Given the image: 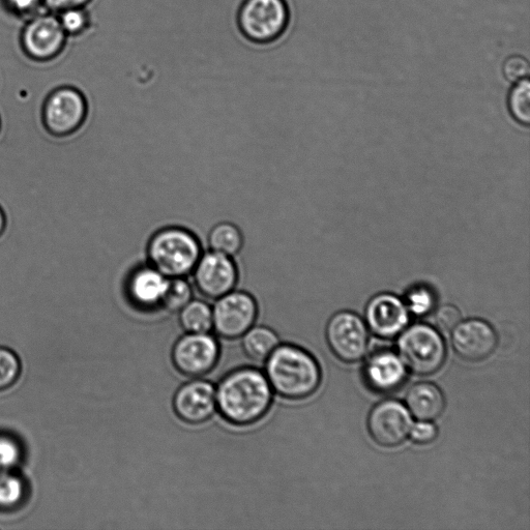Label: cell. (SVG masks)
I'll return each instance as SVG.
<instances>
[{"mask_svg": "<svg viewBox=\"0 0 530 530\" xmlns=\"http://www.w3.org/2000/svg\"><path fill=\"white\" fill-rule=\"evenodd\" d=\"M274 392L265 374L253 367L233 370L216 388L217 411L234 426H250L268 414Z\"/></svg>", "mask_w": 530, "mask_h": 530, "instance_id": "cell-1", "label": "cell"}, {"mask_svg": "<svg viewBox=\"0 0 530 530\" xmlns=\"http://www.w3.org/2000/svg\"><path fill=\"white\" fill-rule=\"evenodd\" d=\"M264 364V374L273 392L284 399H306L320 386L321 370L317 361L299 346L279 344Z\"/></svg>", "mask_w": 530, "mask_h": 530, "instance_id": "cell-2", "label": "cell"}, {"mask_svg": "<svg viewBox=\"0 0 530 530\" xmlns=\"http://www.w3.org/2000/svg\"><path fill=\"white\" fill-rule=\"evenodd\" d=\"M202 253L197 235L182 226L157 230L146 246L147 262L169 279L192 275Z\"/></svg>", "mask_w": 530, "mask_h": 530, "instance_id": "cell-3", "label": "cell"}, {"mask_svg": "<svg viewBox=\"0 0 530 530\" xmlns=\"http://www.w3.org/2000/svg\"><path fill=\"white\" fill-rule=\"evenodd\" d=\"M88 100L78 85L72 82L56 84L46 95L42 106V121L47 131L58 137L76 132L85 122Z\"/></svg>", "mask_w": 530, "mask_h": 530, "instance_id": "cell-4", "label": "cell"}, {"mask_svg": "<svg viewBox=\"0 0 530 530\" xmlns=\"http://www.w3.org/2000/svg\"><path fill=\"white\" fill-rule=\"evenodd\" d=\"M237 20L241 34L248 41L267 45L287 31L290 10L286 0H244Z\"/></svg>", "mask_w": 530, "mask_h": 530, "instance_id": "cell-5", "label": "cell"}, {"mask_svg": "<svg viewBox=\"0 0 530 530\" xmlns=\"http://www.w3.org/2000/svg\"><path fill=\"white\" fill-rule=\"evenodd\" d=\"M22 23L19 46L29 61L52 63L66 51L70 39L56 14L43 11Z\"/></svg>", "mask_w": 530, "mask_h": 530, "instance_id": "cell-6", "label": "cell"}, {"mask_svg": "<svg viewBox=\"0 0 530 530\" xmlns=\"http://www.w3.org/2000/svg\"><path fill=\"white\" fill-rule=\"evenodd\" d=\"M398 352L406 368L421 376L436 373L447 358L444 338L436 329L427 325L405 329L399 335Z\"/></svg>", "mask_w": 530, "mask_h": 530, "instance_id": "cell-7", "label": "cell"}, {"mask_svg": "<svg viewBox=\"0 0 530 530\" xmlns=\"http://www.w3.org/2000/svg\"><path fill=\"white\" fill-rule=\"evenodd\" d=\"M258 317V305L251 293L234 289L213 307V330L225 340L242 338Z\"/></svg>", "mask_w": 530, "mask_h": 530, "instance_id": "cell-8", "label": "cell"}, {"mask_svg": "<svg viewBox=\"0 0 530 530\" xmlns=\"http://www.w3.org/2000/svg\"><path fill=\"white\" fill-rule=\"evenodd\" d=\"M326 336L332 352L344 363H357L367 355L369 329L356 313L341 311L332 316Z\"/></svg>", "mask_w": 530, "mask_h": 530, "instance_id": "cell-9", "label": "cell"}, {"mask_svg": "<svg viewBox=\"0 0 530 530\" xmlns=\"http://www.w3.org/2000/svg\"><path fill=\"white\" fill-rule=\"evenodd\" d=\"M240 268L233 257L214 251L203 252L192 273L193 284L201 296L217 301L240 282Z\"/></svg>", "mask_w": 530, "mask_h": 530, "instance_id": "cell-10", "label": "cell"}, {"mask_svg": "<svg viewBox=\"0 0 530 530\" xmlns=\"http://www.w3.org/2000/svg\"><path fill=\"white\" fill-rule=\"evenodd\" d=\"M173 366L190 378L211 373L220 359V345L208 334H188L174 344L171 352Z\"/></svg>", "mask_w": 530, "mask_h": 530, "instance_id": "cell-11", "label": "cell"}, {"mask_svg": "<svg viewBox=\"0 0 530 530\" xmlns=\"http://www.w3.org/2000/svg\"><path fill=\"white\" fill-rule=\"evenodd\" d=\"M412 425L407 407L396 400L378 403L368 419L371 437L376 444L385 448L400 446L409 435Z\"/></svg>", "mask_w": 530, "mask_h": 530, "instance_id": "cell-12", "label": "cell"}, {"mask_svg": "<svg viewBox=\"0 0 530 530\" xmlns=\"http://www.w3.org/2000/svg\"><path fill=\"white\" fill-rule=\"evenodd\" d=\"M173 410L186 424L208 422L217 411L216 387L210 381L193 378L175 393Z\"/></svg>", "mask_w": 530, "mask_h": 530, "instance_id": "cell-13", "label": "cell"}, {"mask_svg": "<svg viewBox=\"0 0 530 530\" xmlns=\"http://www.w3.org/2000/svg\"><path fill=\"white\" fill-rule=\"evenodd\" d=\"M365 319L376 337L390 340L407 328L410 315L406 304L395 294L380 293L368 303Z\"/></svg>", "mask_w": 530, "mask_h": 530, "instance_id": "cell-14", "label": "cell"}, {"mask_svg": "<svg viewBox=\"0 0 530 530\" xmlns=\"http://www.w3.org/2000/svg\"><path fill=\"white\" fill-rule=\"evenodd\" d=\"M498 337L490 323L482 319L460 321L452 331V345L467 362H481L495 351Z\"/></svg>", "mask_w": 530, "mask_h": 530, "instance_id": "cell-15", "label": "cell"}, {"mask_svg": "<svg viewBox=\"0 0 530 530\" xmlns=\"http://www.w3.org/2000/svg\"><path fill=\"white\" fill-rule=\"evenodd\" d=\"M407 377V368L391 350H379L367 360L364 379L368 388L379 394H390L400 389Z\"/></svg>", "mask_w": 530, "mask_h": 530, "instance_id": "cell-16", "label": "cell"}, {"mask_svg": "<svg viewBox=\"0 0 530 530\" xmlns=\"http://www.w3.org/2000/svg\"><path fill=\"white\" fill-rule=\"evenodd\" d=\"M169 278L151 264H141L128 278L126 292L131 303L140 310L150 311L161 307Z\"/></svg>", "mask_w": 530, "mask_h": 530, "instance_id": "cell-17", "label": "cell"}, {"mask_svg": "<svg viewBox=\"0 0 530 530\" xmlns=\"http://www.w3.org/2000/svg\"><path fill=\"white\" fill-rule=\"evenodd\" d=\"M406 407L410 415L421 422L438 419L446 408L444 393L431 382H420L406 394Z\"/></svg>", "mask_w": 530, "mask_h": 530, "instance_id": "cell-18", "label": "cell"}, {"mask_svg": "<svg viewBox=\"0 0 530 530\" xmlns=\"http://www.w3.org/2000/svg\"><path fill=\"white\" fill-rule=\"evenodd\" d=\"M245 243V235L241 227L229 221L215 224L208 234V245L211 251L233 258L240 255Z\"/></svg>", "mask_w": 530, "mask_h": 530, "instance_id": "cell-19", "label": "cell"}, {"mask_svg": "<svg viewBox=\"0 0 530 530\" xmlns=\"http://www.w3.org/2000/svg\"><path fill=\"white\" fill-rule=\"evenodd\" d=\"M246 357L254 363H264L279 346L275 331L268 327H252L242 338Z\"/></svg>", "mask_w": 530, "mask_h": 530, "instance_id": "cell-20", "label": "cell"}, {"mask_svg": "<svg viewBox=\"0 0 530 530\" xmlns=\"http://www.w3.org/2000/svg\"><path fill=\"white\" fill-rule=\"evenodd\" d=\"M179 314L181 327L188 334H208L213 330V308L202 300H192Z\"/></svg>", "mask_w": 530, "mask_h": 530, "instance_id": "cell-21", "label": "cell"}, {"mask_svg": "<svg viewBox=\"0 0 530 530\" xmlns=\"http://www.w3.org/2000/svg\"><path fill=\"white\" fill-rule=\"evenodd\" d=\"M26 496L24 481L12 470L0 471V510H14Z\"/></svg>", "mask_w": 530, "mask_h": 530, "instance_id": "cell-22", "label": "cell"}, {"mask_svg": "<svg viewBox=\"0 0 530 530\" xmlns=\"http://www.w3.org/2000/svg\"><path fill=\"white\" fill-rule=\"evenodd\" d=\"M193 300V286L187 278H170L161 307L171 313H179Z\"/></svg>", "mask_w": 530, "mask_h": 530, "instance_id": "cell-23", "label": "cell"}, {"mask_svg": "<svg viewBox=\"0 0 530 530\" xmlns=\"http://www.w3.org/2000/svg\"><path fill=\"white\" fill-rule=\"evenodd\" d=\"M56 15L69 39L84 36L93 26L92 14L87 8L69 9Z\"/></svg>", "mask_w": 530, "mask_h": 530, "instance_id": "cell-24", "label": "cell"}, {"mask_svg": "<svg viewBox=\"0 0 530 530\" xmlns=\"http://www.w3.org/2000/svg\"><path fill=\"white\" fill-rule=\"evenodd\" d=\"M509 109L514 119L524 125L530 124V81L522 79L512 87L509 94Z\"/></svg>", "mask_w": 530, "mask_h": 530, "instance_id": "cell-25", "label": "cell"}, {"mask_svg": "<svg viewBox=\"0 0 530 530\" xmlns=\"http://www.w3.org/2000/svg\"><path fill=\"white\" fill-rule=\"evenodd\" d=\"M21 374V363L16 353L0 347V392L12 388Z\"/></svg>", "mask_w": 530, "mask_h": 530, "instance_id": "cell-26", "label": "cell"}, {"mask_svg": "<svg viewBox=\"0 0 530 530\" xmlns=\"http://www.w3.org/2000/svg\"><path fill=\"white\" fill-rule=\"evenodd\" d=\"M0 5L8 15L21 22L45 11L43 0H0Z\"/></svg>", "mask_w": 530, "mask_h": 530, "instance_id": "cell-27", "label": "cell"}, {"mask_svg": "<svg viewBox=\"0 0 530 530\" xmlns=\"http://www.w3.org/2000/svg\"><path fill=\"white\" fill-rule=\"evenodd\" d=\"M435 305V298L432 292L426 287H417L408 293V311L417 316L429 314Z\"/></svg>", "mask_w": 530, "mask_h": 530, "instance_id": "cell-28", "label": "cell"}, {"mask_svg": "<svg viewBox=\"0 0 530 530\" xmlns=\"http://www.w3.org/2000/svg\"><path fill=\"white\" fill-rule=\"evenodd\" d=\"M21 459V449L17 441L8 435L0 434V471L13 470Z\"/></svg>", "mask_w": 530, "mask_h": 530, "instance_id": "cell-29", "label": "cell"}, {"mask_svg": "<svg viewBox=\"0 0 530 530\" xmlns=\"http://www.w3.org/2000/svg\"><path fill=\"white\" fill-rule=\"evenodd\" d=\"M461 320L460 310L453 305L440 307L434 314L436 329L445 333L452 332Z\"/></svg>", "mask_w": 530, "mask_h": 530, "instance_id": "cell-30", "label": "cell"}, {"mask_svg": "<svg viewBox=\"0 0 530 530\" xmlns=\"http://www.w3.org/2000/svg\"><path fill=\"white\" fill-rule=\"evenodd\" d=\"M503 73L511 83L528 78L530 67L527 58L521 55L509 56L503 65Z\"/></svg>", "mask_w": 530, "mask_h": 530, "instance_id": "cell-31", "label": "cell"}, {"mask_svg": "<svg viewBox=\"0 0 530 530\" xmlns=\"http://www.w3.org/2000/svg\"><path fill=\"white\" fill-rule=\"evenodd\" d=\"M438 431L431 422H421L412 425L410 430V437L419 445H427L432 443L437 437Z\"/></svg>", "mask_w": 530, "mask_h": 530, "instance_id": "cell-32", "label": "cell"}, {"mask_svg": "<svg viewBox=\"0 0 530 530\" xmlns=\"http://www.w3.org/2000/svg\"><path fill=\"white\" fill-rule=\"evenodd\" d=\"M94 0H43L47 12L58 14L69 9L88 8Z\"/></svg>", "mask_w": 530, "mask_h": 530, "instance_id": "cell-33", "label": "cell"}, {"mask_svg": "<svg viewBox=\"0 0 530 530\" xmlns=\"http://www.w3.org/2000/svg\"><path fill=\"white\" fill-rule=\"evenodd\" d=\"M6 227V216L2 208H0V235L4 232Z\"/></svg>", "mask_w": 530, "mask_h": 530, "instance_id": "cell-34", "label": "cell"}]
</instances>
